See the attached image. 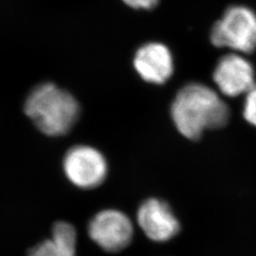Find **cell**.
I'll list each match as a JSON object with an SVG mask.
<instances>
[{"label":"cell","mask_w":256,"mask_h":256,"mask_svg":"<svg viewBox=\"0 0 256 256\" xmlns=\"http://www.w3.org/2000/svg\"><path fill=\"white\" fill-rule=\"evenodd\" d=\"M171 116L182 136L198 140L206 129L225 126L229 122L230 110L212 88L192 82L178 92L171 106Z\"/></svg>","instance_id":"1"},{"label":"cell","mask_w":256,"mask_h":256,"mask_svg":"<svg viewBox=\"0 0 256 256\" xmlns=\"http://www.w3.org/2000/svg\"><path fill=\"white\" fill-rule=\"evenodd\" d=\"M25 113L42 133L58 137L74 128L80 106L70 92L52 82H45L37 86L28 96Z\"/></svg>","instance_id":"2"},{"label":"cell","mask_w":256,"mask_h":256,"mask_svg":"<svg viewBox=\"0 0 256 256\" xmlns=\"http://www.w3.org/2000/svg\"><path fill=\"white\" fill-rule=\"evenodd\" d=\"M210 40L216 48L250 54L256 50V14L248 7L234 5L225 10L210 30Z\"/></svg>","instance_id":"3"},{"label":"cell","mask_w":256,"mask_h":256,"mask_svg":"<svg viewBox=\"0 0 256 256\" xmlns=\"http://www.w3.org/2000/svg\"><path fill=\"white\" fill-rule=\"evenodd\" d=\"M64 174L78 188L93 189L104 182L108 165L104 156L90 146L70 148L63 160Z\"/></svg>","instance_id":"4"},{"label":"cell","mask_w":256,"mask_h":256,"mask_svg":"<svg viewBox=\"0 0 256 256\" xmlns=\"http://www.w3.org/2000/svg\"><path fill=\"white\" fill-rule=\"evenodd\" d=\"M88 230L92 241L104 250L118 252L130 244L134 228L124 212L106 209L93 216Z\"/></svg>","instance_id":"5"},{"label":"cell","mask_w":256,"mask_h":256,"mask_svg":"<svg viewBox=\"0 0 256 256\" xmlns=\"http://www.w3.org/2000/svg\"><path fill=\"white\" fill-rule=\"evenodd\" d=\"M254 68L245 56L230 52L221 57L212 74L220 92L228 97L246 94L256 82Z\"/></svg>","instance_id":"6"},{"label":"cell","mask_w":256,"mask_h":256,"mask_svg":"<svg viewBox=\"0 0 256 256\" xmlns=\"http://www.w3.org/2000/svg\"><path fill=\"white\" fill-rule=\"evenodd\" d=\"M137 220L147 238L156 242L172 239L180 229L169 205L156 198H150L140 206Z\"/></svg>","instance_id":"7"},{"label":"cell","mask_w":256,"mask_h":256,"mask_svg":"<svg viewBox=\"0 0 256 256\" xmlns=\"http://www.w3.org/2000/svg\"><path fill=\"white\" fill-rule=\"evenodd\" d=\"M134 68L146 82L162 84L174 72V59L168 46L150 42L140 46L134 57Z\"/></svg>","instance_id":"8"},{"label":"cell","mask_w":256,"mask_h":256,"mask_svg":"<svg viewBox=\"0 0 256 256\" xmlns=\"http://www.w3.org/2000/svg\"><path fill=\"white\" fill-rule=\"evenodd\" d=\"M77 234L72 224L59 221L52 228V238L39 243L30 256H76Z\"/></svg>","instance_id":"9"},{"label":"cell","mask_w":256,"mask_h":256,"mask_svg":"<svg viewBox=\"0 0 256 256\" xmlns=\"http://www.w3.org/2000/svg\"><path fill=\"white\" fill-rule=\"evenodd\" d=\"M243 116L248 124L256 126V84L246 93Z\"/></svg>","instance_id":"10"},{"label":"cell","mask_w":256,"mask_h":256,"mask_svg":"<svg viewBox=\"0 0 256 256\" xmlns=\"http://www.w3.org/2000/svg\"><path fill=\"white\" fill-rule=\"evenodd\" d=\"M126 5L133 9L151 10L155 8L158 0H122Z\"/></svg>","instance_id":"11"}]
</instances>
